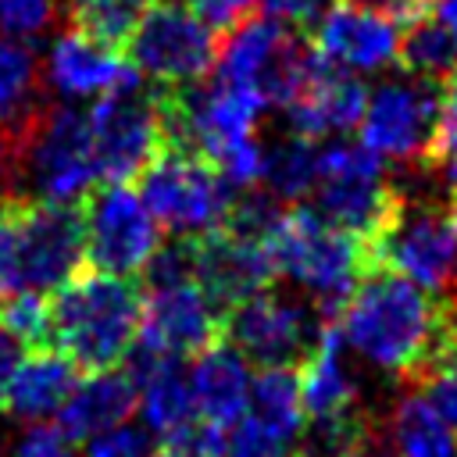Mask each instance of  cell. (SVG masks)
Segmentation results:
<instances>
[{"label": "cell", "instance_id": "19", "mask_svg": "<svg viewBox=\"0 0 457 457\" xmlns=\"http://www.w3.org/2000/svg\"><path fill=\"white\" fill-rule=\"evenodd\" d=\"M364 100H368V86L361 82V75L339 71L318 57V68L311 71V79L286 104L289 129L307 139L343 136L357 129L364 114Z\"/></svg>", "mask_w": 457, "mask_h": 457}, {"label": "cell", "instance_id": "30", "mask_svg": "<svg viewBox=\"0 0 457 457\" xmlns=\"http://www.w3.org/2000/svg\"><path fill=\"white\" fill-rule=\"evenodd\" d=\"M154 0H68V14L79 32L104 39V43H121L129 32L139 25Z\"/></svg>", "mask_w": 457, "mask_h": 457}, {"label": "cell", "instance_id": "40", "mask_svg": "<svg viewBox=\"0 0 457 457\" xmlns=\"http://www.w3.org/2000/svg\"><path fill=\"white\" fill-rule=\"evenodd\" d=\"M18 286V246H14V214H0V293Z\"/></svg>", "mask_w": 457, "mask_h": 457}, {"label": "cell", "instance_id": "23", "mask_svg": "<svg viewBox=\"0 0 457 457\" xmlns=\"http://www.w3.org/2000/svg\"><path fill=\"white\" fill-rule=\"evenodd\" d=\"M343 339L336 332V321L325 318L318 328L314 346L300 357V371H296V389H300V403H303V418L321 421V418H336L353 411L357 389H353V375L343 361Z\"/></svg>", "mask_w": 457, "mask_h": 457}, {"label": "cell", "instance_id": "24", "mask_svg": "<svg viewBox=\"0 0 457 457\" xmlns=\"http://www.w3.org/2000/svg\"><path fill=\"white\" fill-rule=\"evenodd\" d=\"M79 382V368L61 353V350H43L36 346L29 357H18L14 375L7 382L4 411L25 425L32 421H50L64 407L71 386Z\"/></svg>", "mask_w": 457, "mask_h": 457}, {"label": "cell", "instance_id": "11", "mask_svg": "<svg viewBox=\"0 0 457 457\" xmlns=\"http://www.w3.org/2000/svg\"><path fill=\"white\" fill-rule=\"evenodd\" d=\"M439 96L443 86L414 75L378 82L375 89H368L364 114L357 121L361 143L382 161L432 168L439 136Z\"/></svg>", "mask_w": 457, "mask_h": 457}, {"label": "cell", "instance_id": "26", "mask_svg": "<svg viewBox=\"0 0 457 457\" xmlns=\"http://www.w3.org/2000/svg\"><path fill=\"white\" fill-rule=\"evenodd\" d=\"M396 64L414 79H425L432 86H446L450 79H457V39L428 11L418 21H411L407 32L400 36Z\"/></svg>", "mask_w": 457, "mask_h": 457}, {"label": "cell", "instance_id": "35", "mask_svg": "<svg viewBox=\"0 0 457 457\" xmlns=\"http://www.w3.org/2000/svg\"><path fill=\"white\" fill-rule=\"evenodd\" d=\"M82 457H154L150 432L146 428H132V425L121 421V425L86 439V453Z\"/></svg>", "mask_w": 457, "mask_h": 457}, {"label": "cell", "instance_id": "7", "mask_svg": "<svg viewBox=\"0 0 457 457\" xmlns=\"http://www.w3.org/2000/svg\"><path fill=\"white\" fill-rule=\"evenodd\" d=\"M314 211L364 239V246L382 232L400 204V189L389 182L382 157L364 143H332L318 150V182L311 189Z\"/></svg>", "mask_w": 457, "mask_h": 457}, {"label": "cell", "instance_id": "5", "mask_svg": "<svg viewBox=\"0 0 457 457\" xmlns=\"http://www.w3.org/2000/svg\"><path fill=\"white\" fill-rule=\"evenodd\" d=\"M368 264H382L439 300L457 293V228L436 200L400 193L393 218L368 243Z\"/></svg>", "mask_w": 457, "mask_h": 457}, {"label": "cell", "instance_id": "16", "mask_svg": "<svg viewBox=\"0 0 457 457\" xmlns=\"http://www.w3.org/2000/svg\"><path fill=\"white\" fill-rule=\"evenodd\" d=\"M314 54L350 75H375L396 64L400 54V25L357 7V4H336L314 29Z\"/></svg>", "mask_w": 457, "mask_h": 457}, {"label": "cell", "instance_id": "42", "mask_svg": "<svg viewBox=\"0 0 457 457\" xmlns=\"http://www.w3.org/2000/svg\"><path fill=\"white\" fill-rule=\"evenodd\" d=\"M432 14L453 32V39H457V0H432Z\"/></svg>", "mask_w": 457, "mask_h": 457}, {"label": "cell", "instance_id": "33", "mask_svg": "<svg viewBox=\"0 0 457 457\" xmlns=\"http://www.w3.org/2000/svg\"><path fill=\"white\" fill-rule=\"evenodd\" d=\"M61 0H0V36L32 43L54 29Z\"/></svg>", "mask_w": 457, "mask_h": 457}, {"label": "cell", "instance_id": "2", "mask_svg": "<svg viewBox=\"0 0 457 457\" xmlns=\"http://www.w3.org/2000/svg\"><path fill=\"white\" fill-rule=\"evenodd\" d=\"M143 293L132 278L89 271L71 275L50 300V343L75 368H118L139 336Z\"/></svg>", "mask_w": 457, "mask_h": 457}, {"label": "cell", "instance_id": "4", "mask_svg": "<svg viewBox=\"0 0 457 457\" xmlns=\"http://www.w3.org/2000/svg\"><path fill=\"white\" fill-rule=\"evenodd\" d=\"M18 129L21 139L11 150V164L18 168V186L32 200L75 207L96 189L104 175L86 111L61 100L57 107H36Z\"/></svg>", "mask_w": 457, "mask_h": 457}, {"label": "cell", "instance_id": "29", "mask_svg": "<svg viewBox=\"0 0 457 457\" xmlns=\"http://www.w3.org/2000/svg\"><path fill=\"white\" fill-rule=\"evenodd\" d=\"M39 89V57L29 43L0 36V121L21 125L36 107Z\"/></svg>", "mask_w": 457, "mask_h": 457}, {"label": "cell", "instance_id": "41", "mask_svg": "<svg viewBox=\"0 0 457 457\" xmlns=\"http://www.w3.org/2000/svg\"><path fill=\"white\" fill-rule=\"evenodd\" d=\"M18 357H21V343L0 328V411H4L7 382H11V375H14V364H18Z\"/></svg>", "mask_w": 457, "mask_h": 457}, {"label": "cell", "instance_id": "27", "mask_svg": "<svg viewBox=\"0 0 457 457\" xmlns=\"http://www.w3.org/2000/svg\"><path fill=\"white\" fill-rule=\"evenodd\" d=\"M393 457H457V432L414 389L393 411Z\"/></svg>", "mask_w": 457, "mask_h": 457}, {"label": "cell", "instance_id": "12", "mask_svg": "<svg viewBox=\"0 0 457 457\" xmlns=\"http://www.w3.org/2000/svg\"><path fill=\"white\" fill-rule=\"evenodd\" d=\"M161 232L164 228L143 204L139 189L111 182L89 193V204L82 211V243L96 271L121 278L143 275L161 250Z\"/></svg>", "mask_w": 457, "mask_h": 457}, {"label": "cell", "instance_id": "14", "mask_svg": "<svg viewBox=\"0 0 457 457\" xmlns=\"http://www.w3.org/2000/svg\"><path fill=\"white\" fill-rule=\"evenodd\" d=\"M221 336V311L193 275L150 278L139 307L136 346L161 357H193Z\"/></svg>", "mask_w": 457, "mask_h": 457}, {"label": "cell", "instance_id": "43", "mask_svg": "<svg viewBox=\"0 0 457 457\" xmlns=\"http://www.w3.org/2000/svg\"><path fill=\"white\" fill-rule=\"evenodd\" d=\"M446 343L457 353V300H450V314H446Z\"/></svg>", "mask_w": 457, "mask_h": 457}, {"label": "cell", "instance_id": "9", "mask_svg": "<svg viewBox=\"0 0 457 457\" xmlns=\"http://www.w3.org/2000/svg\"><path fill=\"white\" fill-rule=\"evenodd\" d=\"M86 118H89L100 175L111 182L139 179V171L157 157V150L168 139L164 100L154 96L146 86H139L136 75L118 89L96 96Z\"/></svg>", "mask_w": 457, "mask_h": 457}, {"label": "cell", "instance_id": "28", "mask_svg": "<svg viewBox=\"0 0 457 457\" xmlns=\"http://www.w3.org/2000/svg\"><path fill=\"white\" fill-rule=\"evenodd\" d=\"M318 139L307 136H286L271 146H264V171H261V186L268 189V196H275L278 204H293L311 196L314 182H318Z\"/></svg>", "mask_w": 457, "mask_h": 457}, {"label": "cell", "instance_id": "22", "mask_svg": "<svg viewBox=\"0 0 457 457\" xmlns=\"http://www.w3.org/2000/svg\"><path fill=\"white\" fill-rule=\"evenodd\" d=\"M136 378V411L146 425L150 436L171 439L186 425L196 421L193 393H189V375L182 371L179 357H161L139 350V364L132 371Z\"/></svg>", "mask_w": 457, "mask_h": 457}, {"label": "cell", "instance_id": "46", "mask_svg": "<svg viewBox=\"0 0 457 457\" xmlns=\"http://www.w3.org/2000/svg\"><path fill=\"white\" fill-rule=\"evenodd\" d=\"M357 457H382V453H378V450H375V446H371V443H368V446H364V450H361V453H357Z\"/></svg>", "mask_w": 457, "mask_h": 457}, {"label": "cell", "instance_id": "37", "mask_svg": "<svg viewBox=\"0 0 457 457\" xmlns=\"http://www.w3.org/2000/svg\"><path fill=\"white\" fill-rule=\"evenodd\" d=\"M339 0H261L268 18L282 21L293 32H311Z\"/></svg>", "mask_w": 457, "mask_h": 457}, {"label": "cell", "instance_id": "13", "mask_svg": "<svg viewBox=\"0 0 457 457\" xmlns=\"http://www.w3.org/2000/svg\"><path fill=\"white\" fill-rule=\"evenodd\" d=\"M321 321L300 300L264 286L225 311L221 336L257 368H278L296 364L314 346Z\"/></svg>", "mask_w": 457, "mask_h": 457}, {"label": "cell", "instance_id": "31", "mask_svg": "<svg viewBox=\"0 0 457 457\" xmlns=\"http://www.w3.org/2000/svg\"><path fill=\"white\" fill-rule=\"evenodd\" d=\"M0 328L14 336L21 346L50 343V300L39 289L25 286L0 293Z\"/></svg>", "mask_w": 457, "mask_h": 457}, {"label": "cell", "instance_id": "1", "mask_svg": "<svg viewBox=\"0 0 457 457\" xmlns=\"http://www.w3.org/2000/svg\"><path fill=\"white\" fill-rule=\"evenodd\" d=\"M450 300H439L411 278L368 264L343 307L336 311V332L361 361L414 378V371L446 346Z\"/></svg>", "mask_w": 457, "mask_h": 457}, {"label": "cell", "instance_id": "47", "mask_svg": "<svg viewBox=\"0 0 457 457\" xmlns=\"http://www.w3.org/2000/svg\"><path fill=\"white\" fill-rule=\"evenodd\" d=\"M278 457H303V453H286V450H282V453H278Z\"/></svg>", "mask_w": 457, "mask_h": 457}, {"label": "cell", "instance_id": "44", "mask_svg": "<svg viewBox=\"0 0 457 457\" xmlns=\"http://www.w3.org/2000/svg\"><path fill=\"white\" fill-rule=\"evenodd\" d=\"M11 150H14V143H11V136H7V129L0 121V171L11 164Z\"/></svg>", "mask_w": 457, "mask_h": 457}, {"label": "cell", "instance_id": "8", "mask_svg": "<svg viewBox=\"0 0 457 457\" xmlns=\"http://www.w3.org/2000/svg\"><path fill=\"white\" fill-rule=\"evenodd\" d=\"M318 68V54L275 18H246L218 46L214 75L253 89L268 107H286Z\"/></svg>", "mask_w": 457, "mask_h": 457}, {"label": "cell", "instance_id": "10", "mask_svg": "<svg viewBox=\"0 0 457 457\" xmlns=\"http://www.w3.org/2000/svg\"><path fill=\"white\" fill-rule=\"evenodd\" d=\"M125 43H129V64L136 68L139 79L175 89L207 79L218 57L214 29L179 0L150 4Z\"/></svg>", "mask_w": 457, "mask_h": 457}, {"label": "cell", "instance_id": "38", "mask_svg": "<svg viewBox=\"0 0 457 457\" xmlns=\"http://www.w3.org/2000/svg\"><path fill=\"white\" fill-rule=\"evenodd\" d=\"M189 7L218 32H228V29H236L239 21H246L257 7H261V0H189Z\"/></svg>", "mask_w": 457, "mask_h": 457}, {"label": "cell", "instance_id": "45", "mask_svg": "<svg viewBox=\"0 0 457 457\" xmlns=\"http://www.w3.org/2000/svg\"><path fill=\"white\" fill-rule=\"evenodd\" d=\"M446 211H450V221H453V228H457V193H453V200L446 204Z\"/></svg>", "mask_w": 457, "mask_h": 457}, {"label": "cell", "instance_id": "20", "mask_svg": "<svg viewBox=\"0 0 457 457\" xmlns=\"http://www.w3.org/2000/svg\"><path fill=\"white\" fill-rule=\"evenodd\" d=\"M186 375L200 421L228 428L246 411L253 375H250V361L228 339H214L204 350H196Z\"/></svg>", "mask_w": 457, "mask_h": 457}, {"label": "cell", "instance_id": "3", "mask_svg": "<svg viewBox=\"0 0 457 457\" xmlns=\"http://www.w3.org/2000/svg\"><path fill=\"white\" fill-rule=\"evenodd\" d=\"M264 246L275 275L307 293L321 318H336V311L368 268L364 239L325 221L311 207L282 211Z\"/></svg>", "mask_w": 457, "mask_h": 457}, {"label": "cell", "instance_id": "15", "mask_svg": "<svg viewBox=\"0 0 457 457\" xmlns=\"http://www.w3.org/2000/svg\"><path fill=\"white\" fill-rule=\"evenodd\" d=\"M14 214V246H18V286L50 293L64 286L82 257V214L68 204H29Z\"/></svg>", "mask_w": 457, "mask_h": 457}, {"label": "cell", "instance_id": "6", "mask_svg": "<svg viewBox=\"0 0 457 457\" xmlns=\"http://www.w3.org/2000/svg\"><path fill=\"white\" fill-rule=\"evenodd\" d=\"M139 196L157 225L179 239H200L225 228L236 189L193 150L171 146L139 171Z\"/></svg>", "mask_w": 457, "mask_h": 457}, {"label": "cell", "instance_id": "21", "mask_svg": "<svg viewBox=\"0 0 457 457\" xmlns=\"http://www.w3.org/2000/svg\"><path fill=\"white\" fill-rule=\"evenodd\" d=\"M136 411V378L118 368H100L79 378L57 411V428L71 443H86L121 421H129Z\"/></svg>", "mask_w": 457, "mask_h": 457}, {"label": "cell", "instance_id": "25", "mask_svg": "<svg viewBox=\"0 0 457 457\" xmlns=\"http://www.w3.org/2000/svg\"><path fill=\"white\" fill-rule=\"evenodd\" d=\"M246 414L253 421H261L282 446H289L303 432V403H300V389H296V371L289 364L261 368L250 382Z\"/></svg>", "mask_w": 457, "mask_h": 457}, {"label": "cell", "instance_id": "36", "mask_svg": "<svg viewBox=\"0 0 457 457\" xmlns=\"http://www.w3.org/2000/svg\"><path fill=\"white\" fill-rule=\"evenodd\" d=\"M7 457H75V443L50 421H32L7 450Z\"/></svg>", "mask_w": 457, "mask_h": 457}, {"label": "cell", "instance_id": "32", "mask_svg": "<svg viewBox=\"0 0 457 457\" xmlns=\"http://www.w3.org/2000/svg\"><path fill=\"white\" fill-rule=\"evenodd\" d=\"M418 393L428 400V407L457 432V353L446 343L443 350H436L418 371H414Z\"/></svg>", "mask_w": 457, "mask_h": 457}, {"label": "cell", "instance_id": "39", "mask_svg": "<svg viewBox=\"0 0 457 457\" xmlns=\"http://www.w3.org/2000/svg\"><path fill=\"white\" fill-rule=\"evenodd\" d=\"M350 4L368 7V11H375V14H382L396 25H411V21H418L421 14L432 11V0H350Z\"/></svg>", "mask_w": 457, "mask_h": 457}, {"label": "cell", "instance_id": "17", "mask_svg": "<svg viewBox=\"0 0 457 457\" xmlns=\"http://www.w3.org/2000/svg\"><path fill=\"white\" fill-rule=\"evenodd\" d=\"M189 246H193V278L211 296V303L221 311V318L232 303L264 289L275 278L264 239L218 228L211 236L189 239Z\"/></svg>", "mask_w": 457, "mask_h": 457}, {"label": "cell", "instance_id": "18", "mask_svg": "<svg viewBox=\"0 0 457 457\" xmlns=\"http://www.w3.org/2000/svg\"><path fill=\"white\" fill-rule=\"evenodd\" d=\"M129 79L132 75L121 54L111 43L93 39L79 29L54 36L39 61V82H46V89L64 104L96 100Z\"/></svg>", "mask_w": 457, "mask_h": 457}, {"label": "cell", "instance_id": "34", "mask_svg": "<svg viewBox=\"0 0 457 457\" xmlns=\"http://www.w3.org/2000/svg\"><path fill=\"white\" fill-rule=\"evenodd\" d=\"M432 168H439L446 186L457 193V79H450L439 96V136H436Z\"/></svg>", "mask_w": 457, "mask_h": 457}]
</instances>
